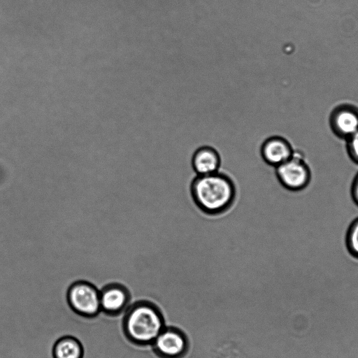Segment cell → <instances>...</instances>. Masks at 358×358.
Wrapping results in <instances>:
<instances>
[{"label": "cell", "instance_id": "obj_13", "mask_svg": "<svg viewBox=\"0 0 358 358\" xmlns=\"http://www.w3.org/2000/svg\"><path fill=\"white\" fill-rule=\"evenodd\" d=\"M350 195L352 200L358 207V172L352 179L350 186Z\"/></svg>", "mask_w": 358, "mask_h": 358}, {"label": "cell", "instance_id": "obj_9", "mask_svg": "<svg viewBox=\"0 0 358 358\" xmlns=\"http://www.w3.org/2000/svg\"><path fill=\"white\" fill-rule=\"evenodd\" d=\"M221 158L218 151L210 145L196 148L192 156V166L197 176H205L219 171Z\"/></svg>", "mask_w": 358, "mask_h": 358}, {"label": "cell", "instance_id": "obj_11", "mask_svg": "<svg viewBox=\"0 0 358 358\" xmlns=\"http://www.w3.org/2000/svg\"><path fill=\"white\" fill-rule=\"evenodd\" d=\"M345 243L349 254L358 259V217L350 224L346 231Z\"/></svg>", "mask_w": 358, "mask_h": 358}, {"label": "cell", "instance_id": "obj_3", "mask_svg": "<svg viewBox=\"0 0 358 358\" xmlns=\"http://www.w3.org/2000/svg\"><path fill=\"white\" fill-rule=\"evenodd\" d=\"M275 175L284 189L293 192L306 189L312 179L311 169L298 150H294L290 159L275 168Z\"/></svg>", "mask_w": 358, "mask_h": 358}, {"label": "cell", "instance_id": "obj_12", "mask_svg": "<svg viewBox=\"0 0 358 358\" xmlns=\"http://www.w3.org/2000/svg\"><path fill=\"white\" fill-rule=\"evenodd\" d=\"M346 151L351 161L358 165V130L346 140Z\"/></svg>", "mask_w": 358, "mask_h": 358}, {"label": "cell", "instance_id": "obj_8", "mask_svg": "<svg viewBox=\"0 0 358 358\" xmlns=\"http://www.w3.org/2000/svg\"><path fill=\"white\" fill-rule=\"evenodd\" d=\"M156 350L167 358L181 355L186 348V340L183 334L173 328H164L153 341Z\"/></svg>", "mask_w": 358, "mask_h": 358}, {"label": "cell", "instance_id": "obj_2", "mask_svg": "<svg viewBox=\"0 0 358 358\" xmlns=\"http://www.w3.org/2000/svg\"><path fill=\"white\" fill-rule=\"evenodd\" d=\"M123 327L131 341L147 344L153 343L164 329V325L162 315L154 306L145 301H138L125 310Z\"/></svg>", "mask_w": 358, "mask_h": 358}, {"label": "cell", "instance_id": "obj_5", "mask_svg": "<svg viewBox=\"0 0 358 358\" xmlns=\"http://www.w3.org/2000/svg\"><path fill=\"white\" fill-rule=\"evenodd\" d=\"M101 310L117 315L127 310L131 304V296L128 289L122 283L110 282L100 289Z\"/></svg>", "mask_w": 358, "mask_h": 358}, {"label": "cell", "instance_id": "obj_7", "mask_svg": "<svg viewBox=\"0 0 358 358\" xmlns=\"http://www.w3.org/2000/svg\"><path fill=\"white\" fill-rule=\"evenodd\" d=\"M259 151L264 162L275 168L290 159L294 150L286 138L275 136L266 138Z\"/></svg>", "mask_w": 358, "mask_h": 358}, {"label": "cell", "instance_id": "obj_4", "mask_svg": "<svg viewBox=\"0 0 358 358\" xmlns=\"http://www.w3.org/2000/svg\"><path fill=\"white\" fill-rule=\"evenodd\" d=\"M67 300L72 310L83 317H94L101 311L100 290L89 281L73 282L68 289Z\"/></svg>", "mask_w": 358, "mask_h": 358}, {"label": "cell", "instance_id": "obj_6", "mask_svg": "<svg viewBox=\"0 0 358 358\" xmlns=\"http://www.w3.org/2000/svg\"><path fill=\"white\" fill-rule=\"evenodd\" d=\"M329 124L337 137L348 140L358 130V108L350 104L338 106L330 115Z\"/></svg>", "mask_w": 358, "mask_h": 358}, {"label": "cell", "instance_id": "obj_1", "mask_svg": "<svg viewBox=\"0 0 358 358\" xmlns=\"http://www.w3.org/2000/svg\"><path fill=\"white\" fill-rule=\"evenodd\" d=\"M192 199L196 206L208 215H217L228 210L236 197V187L225 173L196 176L190 185Z\"/></svg>", "mask_w": 358, "mask_h": 358}, {"label": "cell", "instance_id": "obj_10", "mask_svg": "<svg viewBox=\"0 0 358 358\" xmlns=\"http://www.w3.org/2000/svg\"><path fill=\"white\" fill-rule=\"evenodd\" d=\"M52 353L54 358H83V348L76 338L65 336L55 342Z\"/></svg>", "mask_w": 358, "mask_h": 358}]
</instances>
